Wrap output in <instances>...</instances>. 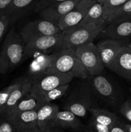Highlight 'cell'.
Returning a JSON list of instances; mask_svg holds the SVG:
<instances>
[{
  "mask_svg": "<svg viewBox=\"0 0 131 132\" xmlns=\"http://www.w3.org/2000/svg\"><path fill=\"white\" fill-rule=\"evenodd\" d=\"M107 24L103 18L80 27H72L62 31V39L57 47L58 50L77 48L92 43L101 34Z\"/></svg>",
  "mask_w": 131,
  "mask_h": 132,
  "instance_id": "obj_1",
  "label": "cell"
},
{
  "mask_svg": "<svg viewBox=\"0 0 131 132\" xmlns=\"http://www.w3.org/2000/svg\"><path fill=\"white\" fill-rule=\"evenodd\" d=\"M25 57V43L15 27L6 34L0 52V73L5 74L20 64Z\"/></svg>",
  "mask_w": 131,
  "mask_h": 132,
  "instance_id": "obj_2",
  "label": "cell"
},
{
  "mask_svg": "<svg viewBox=\"0 0 131 132\" xmlns=\"http://www.w3.org/2000/svg\"><path fill=\"white\" fill-rule=\"evenodd\" d=\"M58 72L69 74L73 78L86 79L90 76L77 57L75 48L59 50L53 53V59L48 70L46 72Z\"/></svg>",
  "mask_w": 131,
  "mask_h": 132,
  "instance_id": "obj_3",
  "label": "cell"
},
{
  "mask_svg": "<svg viewBox=\"0 0 131 132\" xmlns=\"http://www.w3.org/2000/svg\"><path fill=\"white\" fill-rule=\"evenodd\" d=\"M95 99L90 80L84 81L72 90L65 101L64 110L78 117H84L92 108Z\"/></svg>",
  "mask_w": 131,
  "mask_h": 132,
  "instance_id": "obj_4",
  "label": "cell"
},
{
  "mask_svg": "<svg viewBox=\"0 0 131 132\" xmlns=\"http://www.w3.org/2000/svg\"><path fill=\"white\" fill-rule=\"evenodd\" d=\"M31 77L32 87L30 92L43 98L44 94L46 92L57 86L69 84L73 79L71 75L58 72L42 73Z\"/></svg>",
  "mask_w": 131,
  "mask_h": 132,
  "instance_id": "obj_5",
  "label": "cell"
},
{
  "mask_svg": "<svg viewBox=\"0 0 131 132\" xmlns=\"http://www.w3.org/2000/svg\"><path fill=\"white\" fill-rule=\"evenodd\" d=\"M75 53L90 76L101 74L104 65L96 45L93 43L75 48Z\"/></svg>",
  "mask_w": 131,
  "mask_h": 132,
  "instance_id": "obj_6",
  "label": "cell"
},
{
  "mask_svg": "<svg viewBox=\"0 0 131 132\" xmlns=\"http://www.w3.org/2000/svg\"><path fill=\"white\" fill-rule=\"evenodd\" d=\"M94 95L100 101L111 106L119 101V93L111 81L101 74L91 76L90 79Z\"/></svg>",
  "mask_w": 131,
  "mask_h": 132,
  "instance_id": "obj_7",
  "label": "cell"
},
{
  "mask_svg": "<svg viewBox=\"0 0 131 132\" xmlns=\"http://www.w3.org/2000/svg\"><path fill=\"white\" fill-rule=\"evenodd\" d=\"M61 31L59 27L44 19H39L27 23L21 29L20 35L25 43L42 36H51Z\"/></svg>",
  "mask_w": 131,
  "mask_h": 132,
  "instance_id": "obj_8",
  "label": "cell"
},
{
  "mask_svg": "<svg viewBox=\"0 0 131 132\" xmlns=\"http://www.w3.org/2000/svg\"><path fill=\"white\" fill-rule=\"evenodd\" d=\"M95 1V0H81L71 10L59 19L58 27L60 30L62 32L78 24Z\"/></svg>",
  "mask_w": 131,
  "mask_h": 132,
  "instance_id": "obj_9",
  "label": "cell"
},
{
  "mask_svg": "<svg viewBox=\"0 0 131 132\" xmlns=\"http://www.w3.org/2000/svg\"><path fill=\"white\" fill-rule=\"evenodd\" d=\"M101 33L109 39L126 41L131 37V17L119 18L108 23Z\"/></svg>",
  "mask_w": 131,
  "mask_h": 132,
  "instance_id": "obj_10",
  "label": "cell"
},
{
  "mask_svg": "<svg viewBox=\"0 0 131 132\" xmlns=\"http://www.w3.org/2000/svg\"><path fill=\"white\" fill-rule=\"evenodd\" d=\"M61 39L62 32H60L51 36H42L30 40L25 43V56H32L52 48H57Z\"/></svg>",
  "mask_w": 131,
  "mask_h": 132,
  "instance_id": "obj_11",
  "label": "cell"
},
{
  "mask_svg": "<svg viewBox=\"0 0 131 132\" xmlns=\"http://www.w3.org/2000/svg\"><path fill=\"white\" fill-rule=\"evenodd\" d=\"M128 45L125 41L116 40L113 39H105L96 44L100 57L104 67L109 68L121 49Z\"/></svg>",
  "mask_w": 131,
  "mask_h": 132,
  "instance_id": "obj_12",
  "label": "cell"
},
{
  "mask_svg": "<svg viewBox=\"0 0 131 132\" xmlns=\"http://www.w3.org/2000/svg\"><path fill=\"white\" fill-rule=\"evenodd\" d=\"M81 0H68L53 4L40 12L39 15L42 19H46L58 26L59 19L71 10Z\"/></svg>",
  "mask_w": 131,
  "mask_h": 132,
  "instance_id": "obj_13",
  "label": "cell"
},
{
  "mask_svg": "<svg viewBox=\"0 0 131 132\" xmlns=\"http://www.w3.org/2000/svg\"><path fill=\"white\" fill-rule=\"evenodd\" d=\"M108 68L120 77L131 81V47L129 45L121 49Z\"/></svg>",
  "mask_w": 131,
  "mask_h": 132,
  "instance_id": "obj_14",
  "label": "cell"
},
{
  "mask_svg": "<svg viewBox=\"0 0 131 132\" xmlns=\"http://www.w3.org/2000/svg\"><path fill=\"white\" fill-rule=\"evenodd\" d=\"M57 127L62 128H70L74 131H86V127L82 124L76 115L70 111H58L54 116L50 127Z\"/></svg>",
  "mask_w": 131,
  "mask_h": 132,
  "instance_id": "obj_15",
  "label": "cell"
},
{
  "mask_svg": "<svg viewBox=\"0 0 131 132\" xmlns=\"http://www.w3.org/2000/svg\"><path fill=\"white\" fill-rule=\"evenodd\" d=\"M32 87V77H24L22 78L19 85L12 91L7 99L6 104L3 109L0 116L5 117L9 114L15 104L23 98L27 93L31 91Z\"/></svg>",
  "mask_w": 131,
  "mask_h": 132,
  "instance_id": "obj_16",
  "label": "cell"
},
{
  "mask_svg": "<svg viewBox=\"0 0 131 132\" xmlns=\"http://www.w3.org/2000/svg\"><path fill=\"white\" fill-rule=\"evenodd\" d=\"M37 110L24 111L11 114L6 117L14 126L17 132L37 125Z\"/></svg>",
  "mask_w": 131,
  "mask_h": 132,
  "instance_id": "obj_17",
  "label": "cell"
},
{
  "mask_svg": "<svg viewBox=\"0 0 131 132\" xmlns=\"http://www.w3.org/2000/svg\"><path fill=\"white\" fill-rule=\"evenodd\" d=\"M40 0H13L6 15L10 24L20 20L31 10L35 8Z\"/></svg>",
  "mask_w": 131,
  "mask_h": 132,
  "instance_id": "obj_18",
  "label": "cell"
},
{
  "mask_svg": "<svg viewBox=\"0 0 131 132\" xmlns=\"http://www.w3.org/2000/svg\"><path fill=\"white\" fill-rule=\"evenodd\" d=\"M45 103H46L43 97H39L38 95L33 94L31 92H29L19 101V102L15 104L9 114L6 116L5 118L10 115L18 113V112L38 110Z\"/></svg>",
  "mask_w": 131,
  "mask_h": 132,
  "instance_id": "obj_19",
  "label": "cell"
},
{
  "mask_svg": "<svg viewBox=\"0 0 131 132\" xmlns=\"http://www.w3.org/2000/svg\"><path fill=\"white\" fill-rule=\"evenodd\" d=\"M59 107L52 103H45L37 110V126L42 131L50 127V124Z\"/></svg>",
  "mask_w": 131,
  "mask_h": 132,
  "instance_id": "obj_20",
  "label": "cell"
},
{
  "mask_svg": "<svg viewBox=\"0 0 131 132\" xmlns=\"http://www.w3.org/2000/svg\"><path fill=\"white\" fill-rule=\"evenodd\" d=\"M34 58L30 64L29 71L32 76L46 73L51 66L53 59V54H48L44 52L35 54Z\"/></svg>",
  "mask_w": 131,
  "mask_h": 132,
  "instance_id": "obj_21",
  "label": "cell"
},
{
  "mask_svg": "<svg viewBox=\"0 0 131 132\" xmlns=\"http://www.w3.org/2000/svg\"><path fill=\"white\" fill-rule=\"evenodd\" d=\"M89 112L91 114V120L110 128L119 119L115 113L104 108L92 107Z\"/></svg>",
  "mask_w": 131,
  "mask_h": 132,
  "instance_id": "obj_22",
  "label": "cell"
},
{
  "mask_svg": "<svg viewBox=\"0 0 131 132\" xmlns=\"http://www.w3.org/2000/svg\"><path fill=\"white\" fill-rule=\"evenodd\" d=\"M103 14V4L95 1V3L91 6L87 14L84 16L82 21L76 27L84 25L88 23H93L102 18Z\"/></svg>",
  "mask_w": 131,
  "mask_h": 132,
  "instance_id": "obj_23",
  "label": "cell"
},
{
  "mask_svg": "<svg viewBox=\"0 0 131 132\" xmlns=\"http://www.w3.org/2000/svg\"><path fill=\"white\" fill-rule=\"evenodd\" d=\"M127 0H107L103 3L102 18L109 23L114 12L123 5Z\"/></svg>",
  "mask_w": 131,
  "mask_h": 132,
  "instance_id": "obj_24",
  "label": "cell"
},
{
  "mask_svg": "<svg viewBox=\"0 0 131 132\" xmlns=\"http://www.w3.org/2000/svg\"><path fill=\"white\" fill-rule=\"evenodd\" d=\"M69 86H70V83L61 85L46 92L43 95L45 103H51L61 98L68 91Z\"/></svg>",
  "mask_w": 131,
  "mask_h": 132,
  "instance_id": "obj_25",
  "label": "cell"
},
{
  "mask_svg": "<svg viewBox=\"0 0 131 132\" xmlns=\"http://www.w3.org/2000/svg\"><path fill=\"white\" fill-rule=\"evenodd\" d=\"M21 78L17 79V80L14 81L12 83L10 84V85L7 86L3 88V90H0V113L2 112L4 106H5V104H6L7 99L8 98L9 95H10V93L12 92L13 90L19 85L20 82Z\"/></svg>",
  "mask_w": 131,
  "mask_h": 132,
  "instance_id": "obj_26",
  "label": "cell"
},
{
  "mask_svg": "<svg viewBox=\"0 0 131 132\" xmlns=\"http://www.w3.org/2000/svg\"><path fill=\"white\" fill-rule=\"evenodd\" d=\"M127 17H131V0H127L113 14L109 23L115 19Z\"/></svg>",
  "mask_w": 131,
  "mask_h": 132,
  "instance_id": "obj_27",
  "label": "cell"
},
{
  "mask_svg": "<svg viewBox=\"0 0 131 132\" xmlns=\"http://www.w3.org/2000/svg\"><path fill=\"white\" fill-rule=\"evenodd\" d=\"M86 132H110V127L98 123L91 120L87 127Z\"/></svg>",
  "mask_w": 131,
  "mask_h": 132,
  "instance_id": "obj_28",
  "label": "cell"
},
{
  "mask_svg": "<svg viewBox=\"0 0 131 132\" xmlns=\"http://www.w3.org/2000/svg\"><path fill=\"white\" fill-rule=\"evenodd\" d=\"M120 113L125 119L131 122V99L127 100L121 104Z\"/></svg>",
  "mask_w": 131,
  "mask_h": 132,
  "instance_id": "obj_29",
  "label": "cell"
},
{
  "mask_svg": "<svg viewBox=\"0 0 131 132\" xmlns=\"http://www.w3.org/2000/svg\"><path fill=\"white\" fill-rule=\"evenodd\" d=\"M10 24V21L7 15H4L0 16V43L3 40Z\"/></svg>",
  "mask_w": 131,
  "mask_h": 132,
  "instance_id": "obj_30",
  "label": "cell"
},
{
  "mask_svg": "<svg viewBox=\"0 0 131 132\" xmlns=\"http://www.w3.org/2000/svg\"><path fill=\"white\" fill-rule=\"evenodd\" d=\"M65 1H68V0H40L39 2L37 3V6H35V8L33 10L35 12L39 13L43 9L50 6V5Z\"/></svg>",
  "mask_w": 131,
  "mask_h": 132,
  "instance_id": "obj_31",
  "label": "cell"
},
{
  "mask_svg": "<svg viewBox=\"0 0 131 132\" xmlns=\"http://www.w3.org/2000/svg\"><path fill=\"white\" fill-rule=\"evenodd\" d=\"M0 132H17L12 124L5 117L0 116Z\"/></svg>",
  "mask_w": 131,
  "mask_h": 132,
  "instance_id": "obj_32",
  "label": "cell"
},
{
  "mask_svg": "<svg viewBox=\"0 0 131 132\" xmlns=\"http://www.w3.org/2000/svg\"><path fill=\"white\" fill-rule=\"evenodd\" d=\"M110 132H127L125 126V122L118 119L110 128Z\"/></svg>",
  "mask_w": 131,
  "mask_h": 132,
  "instance_id": "obj_33",
  "label": "cell"
},
{
  "mask_svg": "<svg viewBox=\"0 0 131 132\" xmlns=\"http://www.w3.org/2000/svg\"><path fill=\"white\" fill-rule=\"evenodd\" d=\"M13 0H0V16L6 15Z\"/></svg>",
  "mask_w": 131,
  "mask_h": 132,
  "instance_id": "obj_34",
  "label": "cell"
},
{
  "mask_svg": "<svg viewBox=\"0 0 131 132\" xmlns=\"http://www.w3.org/2000/svg\"><path fill=\"white\" fill-rule=\"evenodd\" d=\"M21 132H42V131L37 125V126H33V127H30L28 128L25 129V130H23Z\"/></svg>",
  "mask_w": 131,
  "mask_h": 132,
  "instance_id": "obj_35",
  "label": "cell"
},
{
  "mask_svg": "<svg viewBox=\"0 0 131 132\" xmlns=\"http://www.w3.org/2000/svg\"><path fill=\"white\" fill-rule=\"evenodd\" d=\"M42 132H63L60 131L57 127H51L48 128L46 129V130L43 131Z\"/></svg>",
  "mask_w": 131,
  "mask_h": 132,
  "instance_id": "obj_36",
  "label": "cell"
},
{
  "mask_svg": "<svg viewBox=\"0 0 131 132\" xmlns=\"http://www.w3.org/2000/svg\"><path fill=\"white\" fill-rule=\"evenodd\" d=\"M125 128L127 130V132H131V123H125Z\"/></svg>",
  "mask_w": 131,
  "mask_h": 132,
  "instance_id": "obj_37",
  "label": "cell"
},
{
  "mask_svg": "<svg viewBox=\"0 0 131 132\" xmlns=\"http://www.w3.org/2000/svg\"><path fill=\"white\" fill-rule=\"evenodd\" d=\"M107 1V0H96V1H97V2L103 4V3H104L105 2H106Z\"/></svg>",
  "mask_w": 131,
  "mask_h": 132,
  "instance_id": "obj_38",
  "label": "cell"
},
{
  "mask_svg": "<svg viewBox=\"0 0 131 132\" xmlns=\"http://www.w3.org/2000/svg\"><path fill=\"white\" fill-rule=\"evenodd\" d=\"M129 45H130V46H131V41H130V43H129Z\"/></svg>",
  "mask_w": 131,
  "mask_h": 132,
  "instance_id": "obj_39",
  "label": "cell"
},
{
  "mask_svg": "<svg viewBox=\"0 0 131 132\" xmlns=\"http://www.w3.org/2000/svg\"><path fill=\"white\" fill-rule=\"evenodd\" d=\"M130 93H131V88H130Z\"/></svg>",
  "mask_w": 131,
  "mask_h": 132,
  "instance_id": "obj_40",
  "label": "cell"
},
{
  "mask_svg": "<svg viewBox=\"0 0 131 132\" xmlns=\"http://www.w3.org/2000/svg\"><path fill=\"white\" fill-rule=\"evenodd\" d=\"M128 45H129V44H128ZM129 46H130V45H129ZM130 46V47H131V46Z\"/></svg>",
  "mask_w": 131,
  "mask_h": 132,
  "instance_id": "obj_41",
  "label": "cell"
},
{
  "mask_svg": "<svg viewBox=\"0 0 131 132\" xmlns=\"http://www.w3.org/2000/svg\"><path fill=\"white\" fill-rule=\"evenodd\" d=\"M95 1H96V0H95Z\"/></svg>",
  "mask_w": 131,
  "mask_h": 132,
  "instance_id": "obj_42",
  "label": "cell"
}]
</instances>
